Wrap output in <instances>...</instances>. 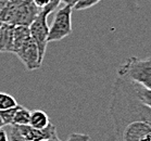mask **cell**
Segmentation results:
<instances>
[{
  "label": "cell",
  "mask_w": 151,
  "mask_h": 141,
  "mask_svg": "<svg viewBox=\"0 0 151 141\" xmlns=\"http://www.w3.org/2000/svg\"><path fill=\"white\" fill-rule=\"evenodd\" d=\"M13 53L22 61L27 71H35L39 69L42 64L39 61L37 46L32 37L27 38L23 44L14 49Z\"/></svg>",
  "instance_id": "5b68a950"
},
{
  "label": "cell",
  "mask_w": 151,
  "mask_h": 141,
  "mask_svg": "<svg viewBox=\"0 0 151 141\" xmlns=\"http://www.w3.org/2000/svg\"><path fill=\"white\" fill-rule=\"evenodd\" d=\"M72 12L73 8L64 6L57 10L55 20L49 27V34L47 42H60L68 37L72 33Z\"/></svg>",
  "instance_id": "3957f363"
},
{
  "label": "cell",
  "mask_w": 151,
  "mask_h": 141,
  "mask_svg": "<svg viewBox=\"0 0 151 141\" xmlns=\"http://www.w3.org/2000/svg\"><path fill=\"white\" fill-rule=\"evenodd\" d=\"M15 127L25 141H45L57 135V127L51 123L44 129H36L29 125H21Z\"/></svg>",
  "instance_id": "8992f818"
},
{
  "label": "cell",
  "mask_w": 151,
  "mask_h": 141,
  "mask_svg": "<svg viewBox=\"0 0 151 141\" xmlns=\"http://www.w3.org/2000/svg\"><path fill=\"white\" fill-rule=\"evenodd\" d=\"M47 17L48 14H46L42 10L39 11V13L35 20L28 26L29 28V34H31L32 39L37 46L38 54H39V61L42 63L44 58H45L46 49L48 45V34H49V26L47 23Z\"/></svg>",
  "instance_id": "277c9868"
},
{
  "label": "cell",
  "mask_w": 151,
  "mask_h": 141,
  "mask_svg": "<svg viewBox=\"0 0 151 141\" xmlns=\"http://www.w3.org/2000/svg\"><path fill=\"white\" fill-rule=\"evenodd\" d=\"M0 141H8L7 131H4V129H0Z\"/></svg>",
  "instance_id": "ac0fdd59"
},
{
  "label": "cell",
  "mask_w": 151,
  "mask_h": 141,
  "mask_svg": "<svg viewBox=\"0 0 151 141\" xmlns=\"http://www.w3.org/2000/svg\"><path fill=\"white\" fill-rule=\"evenodd\" d=\"M45 141H61V140L59 139L58 135H55V137H52V138H50V139H48V140H45Z\"/></svg>",
  "instance_id": "44dd1931"
},
{
  "label": "cell",
  "mask_w": 151,
  "mask_h": 141,
  "mask_svg": "<svg viewBox=\"0 0 151 141\" xmlns=\"http://www.w3.org/2000/svg\"><path fill=\"white\" fill-rule=\"evenodd\" d=\"M110 113L116 136L128 124L144 122L151 126V109L139 99L133 83L117 76L112 87Z\"/></svg>",
  "instance_id": "6da1fadb"
},
{
  "label": "cell",
  "mask_w": 151,
  "mask_h": 141,
  "mask_svg": "<svg viewBox=\"0 0 151 141\" xmlns=\"http://www.w3.org/2000/svg\"><path fill=\"white\" fill-rule=\"evenodd\" d=\"M141 141H151V131L150 132H148V134L142 138V140Z\"/></svg>",
  "instance_id": "ffe728a7"
},
{
  "label": "cell",
  "mask_w": 151,
  "mask_h": 141,
  "mask_svg": "<svg viewBox=\"0 0 151 141\" xmlns=\"http://www.w3.org/2000/svg\"><path fill=\"white\" fill-rule=\"evenodd\" d=\"M2 24V21H1V17H0V25Z\"/></svg>",
  "instance_id": "cb8c5ba5"
},
{
  "label": "cell",
  "mask_w": 151,
  "mask_h": 141,
  "mask_svg": "<svg viewBox=\"0 0 151 141\" xmlns=\"http://www.w3.org/2000/svg\"><path fill=\"white\" fill-rule=\"evenodd\" d=\"M50 124L48 115L40 110H36L31 112V118H29V126L36 128V129H44Z\"/></svg>",
  "instance_id": "9c48e42d"
},
{
  "label": "cell",
  "mask_w": 151,
  "mask_h": 141,
  "mask_svg": "<svg viewBox=\"0 0 151 141\" xmlns=\"http://www.w3.org/2000/svg\"><path fill=\"white\" fill-rule=\"evenodd\" d=\"M61 2L65 4V6H70V7H74L75 4L77 2V0H61Z\"/></svg>",
  "instance_id": "d6986e66"
},
{
  "label": "cell",
  "mask_w": 151,
  "mask_h": 141,
  "mask_svg": "<svg viewBox=\"0 0 151 141\" xmlns=\"http://www.w3.org/2000/svg\"><path fill=\"white\" fill-rule=\"evenodd\" d=\"M17 105V100L14 99L13 97L8 94V93L0 92V111L7 110L10 107H13Z\"/></svg>",
  "instance_id": "7c38bea8"
},
{
  "label": "cell",
  "mask_w": 151,
  "mask_h": 141,
  "mask_svg": "<svg viewBox=\"0 0 151 141\" xmlns=\"http://www.w3.org/2000/svg\"><path fill=\"white\" fill-rule=\"evenodd\" d=\"M49 2H50V0H33V4H34L39 10L47 7Z\"/></svg>",
  "instance_id": "e0dca14e"
},
{
  "label": "cell",
  "mask_w": 151,
  "mask_h": 141,
  "mask_svg": "<svg viewBox=\"0 0 151 141\" xmlns=\"http://www.w3.org/2000/svg\"><path fill=\"white\" fill-rule=\"evenodd\" d=\"M117 76L151 89V55L147 59L131 57L119 67Z\"/></svg>",
  "instance_id": "7a4b0ae2"
},
{
  "label": "cell",
  "mask_w": 151,
  "mask_h": 141,
  "mask_svg": "<svg viewBox=\"0 0 151 141\" xmlns=\"http://www.w3.org/2000/svg\"><path fill=\"white\" fill-rule=\"evenodd\" d=\"M13 31L14 25H0V52L13 53Z\"/></svg>",
  "instance_id": "ba28073f"
},
{
  "label": "cell",
  "mask_w": 151,
  "mask_h": 141,
  "mask_svg": "<svg viewBox=\"0 0 151 141\" xmlns=\"http://www.w3.org/2000/svg\"><path fill=\"white\" fill-rule=\"evenodd\" d=\"M2 9H4V7H2V6H0V11L2 10Z\"/></svg>",
  "instance_id": "603a6c76"
},
{
  "label": "cell",
  "mask_w": 151,
  "mask_h": 141,
  "mask_svg": "<svg viewBox=\"0 0 151 141\" xmlns=\"http://www.w3.org/2000/svg\"><path fill=\"white\" fill-rule=\"evenodd\" d=\"M151 131V126L144 122H134L128 124L120 135L121 141H141Z\"/></svg>",
  "instance_id": "52a82bcc"
},
{
  "label": "cell",
  "mask_w": 151,
  "mask_h": 141,
  "mask_svg": "<svg viewBox=\"0 0 151 141\" xmlns=\"http://www.w3.org/2000/svg\"><path fill=\"white\" fill-rule=\"evenodd\" d=\"M101 0H77V2L75 6L73 7V10L75 11H82L89 9V8L96 6L97 4H99Z\"/></svg>",
  "instance_id": "5bb4252c"
},
{
  "label": "cell",
  "mask_w": 151,
  "mask_h": 141,
  "mask_svg": "<svg viewBox=\"0 0 151 141\" xmlns=\"http://www.w3.org/2000/svg\"><path fill=\"white\" fill-rule=\"evenodd\" d=\"M66 141H90V137L86 134L73 132V134L70 135Z\"/></svg>",
  "instance_id": "2e32d148"
},
{
  "label": "cell",
  "mask_w": 151,
  "mask_h": 141,
  "mask_svg": "<svg viewBox=\"0 0 151 141\" xmlns=\"http://www.w3.org/2000/svg\"><path fill=\"white\" fill-rule=\"evenodd\" d=\"M29 118H31V111L27 110L26 107L19 105L17 112L14 114L12 125L11 126H21V125H28L29 124Z\"/></svg>",
  "instance_id": "30bf717a"
},
{
  "label": "cell",
  "mask_w": 151,
  "mask_h": 141,
  "mask_svg": "<svg viewBox=\"0 0 151 141\" xmlns=\"http://www.w3.org/2000/svg\"><path fill=\"white\" fill-rule=\"evenodd\" d=\"M133 86H134V89L137 93V96L139 97V99L151 109V89L145 88V87L134 83H133Z\"/></svg>",
  "instance_id": "8fae6325"
},
{
  "label": "cell",
  "mask_w": 151,
  "mask_h": 141,
  "mask_svg": "<svg viewBox=\"0 0 151 141\" xmlns=\"http://www.w3.org/2000/svg\"><path fill=\"white\" fill-rule=\"evenodd\" d=\"M8 141H25L21 137L20 132L17 131L15 126H11L9 134H8Z\"/></svg>",
  "instance_id": "9a60e30c"
},
{
  "label": "cell",
  "mask_w": 151,
  "mask_h": 141,
  "mask_svg": "<svg viewBox=\"0 0 151 141\" xmlns=\"http://www.w3.org/2000/svg\"><path fill=\"white\" fill-rule=\"evenodd\" d=\"M4 122H2V120H1V117H0V129L4 127Z\"/></svg>",
  "instance_id": "7402d4cb"
},
{
  "label": "cell",
  "mask_w": 151,
  "mask_h": 141,
  "mask_svg": "<svg viewBox=\"0 0 151 141\" xmlns=\"http://www.w3.org/2000/svg\"><path fill=\"white\" fill-rule=\"evenodd\" d=\"M17 107H19V104L13 107L7 109V110L0 111V117H1V120H2L4 125H10V126L12 125V120H13L14 114L17 112Z\"/></svg>",
  "instance_id": "4fadbf2b"
}]
</instances>
